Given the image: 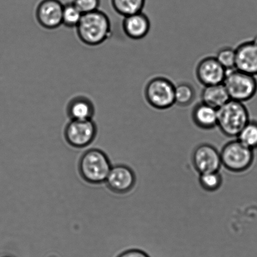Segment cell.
Instances as JSON below:
<instances>
[{"label":"cell","mask_w":257,"mask_h":257,"mask_svg":"<svg viewBox=\"0 0 257 257\" xmlns=\"http://www.w3.org/2000/svg\"><path fill=\"white\" fill-rule=\"evenodd\" d=\"M95 106L89 98L79 95L72 98L68 103L66 112L70 120H92L95 114Z\"/></svg>","instance_id":"5bb4252c"},{"label":"cell","mask_w":257,"mask_h":257,"mask_svg":"<svg viewBox=\"0 0 257 257\" xmlns=\"http://www.w3.org/2000/svg\"><path fill=\"white\" fill-rule=\"evenodd\" d=\"M0 257H13V256H10V255H3Z\"/></svg>","instance_id":"d4e9b609"},{"label":"cell","mask_w":257,"mask_h":257,"mask_svg":"<svg viewBox=\"0 0 257 257\" xmlns=\"http://www.w3.org/2000/svg\"><path fill=\"white\" fill-rule=\"evenodd\" d=\"M200 184L205 191L213 192L221 187L222 178L219 171L200 174Z\"/></svg>","instance_id":"7402d4cb"},{"label":"cell","mask_w":257,"mask_h":257,"mask_svg":"<svg viewBox=\"0 0 257 257\" xmlns=\"http://www.w3.org/2000/svg\"><path fill=\"white\" fill-rule=\"evenodd\" d=\"M196 93L195 87L188 82L175 84V105L180 107H188L195 102Z\"/></svg>","instance_id":"e0dca14e"},{"label":"cell","mask_w":257,"mask_h":257,"mask_svg":"<svg viewBox=\"0 0 257 257\" xmlns=\"http://www.w3.org/2000/svg\"><path fill=\"white\" fill-rule=\"evenodd\" d=\"M146 0H111L113 9L123 17L143 12Z\"/></svg>","instance_id":"ac0fdd59"},{"label":"cell","mask_w":257,"mask_h":257,"mask_svg":"<svg viewBox=\"0 0 257 257\" xmlns=\"http://www.w3.org/2000/svg\"><path fill=\"white\" fill-rule=\"evenodd\" d=\"M122 29L130 39L135 40L143 39L150 31V20L143 12L128 15L123 19Z\"/></svg>","instance_id":"4fadbf2b"},{"label":"cell","mask_w":257,"mask_h":257,"mask_svg":"<svg viewBox=\"0 0 257 257\" xmlns=\"http://www.w3.org/2000/svg\"><path fill=\"white\" fill-rule=\"evenodd\" d=\"M75 6L83 14L99 10L100 0H73Z\"/></svg>","instance_id":"603a6c76"},{"label":"cell","mask_w":257,"mask_h":257,"mask_svg":"<svg viewBox=\"0 0 257 257\" xmlns=\"http://www.w3.org/2000/svg\"><path fill=\"white\" fill-rule=\"evenodd\" d=\"M215 57L226 70L235 68L236 52L235 48L229 46L221 48L216 52Z\"/></svg>","instance_id":"44dd1931"},{"label":"cell","mask_w":257,"mask_h":257,"mask_svg":"<svg viewBox=\"0 0 257 257\" xmlns=\"http://www.w3.org/2000/svg\"><path fill=\"white\" fill-rule=\"evenodd\" d=\"M191 118L198 127L211 130L217 127L218 110L200 102L194 106Z\"/></svg>","instance_id":"9a60e30c"},{"label":"cell","mask_w":257,"mask_h":257,"mask_svg":"<svg viewBox=\"0 0 257 257\" xmlns=\"http://www.w3.org/2000/svg\"><path fill=\"white\" fill-rule=\"evenodd\" d=\"M82 16V13L72 2L64 5L62 12V25H64L65 27L76 28Z\"/></svg>","instance_id":"ffe728a7"},{"label":"cell","mask_w":257,"mask_h":257,"mask_svg":"<svg viewBox=\"0 0 257 257\" xmlns=\"http://www.w3.org/2000/svg\"><path fill=\"white\" fill-rule=\"evenodd\" d=\"M226 70L214 55H207L197 62L195 76L203 87L221 84L225 79Z\"/></svg>","instance_id":"ba28073f"},{"label":"cell","mask_w":257,"mask_h":257,"mask_svg":"<svg viewBox=\"0 0 257 257\" xmlns=\"http://www.w3.org/2000/svg\"><path fill=\"white\" fill-rule=\"evenodd\" d=\"M221 164L230 172L242 173L248 170L254 160L253 150L238 139L231 140L220 152Z\"/></svg>","instance_id":"8992f818"},{"label":"cell","mask_w":257,"mask_h":257,"mask_svg":"<svg viewBox=\"0 0 257 257\" xmlns=\"http://www.w3.org/2000/svg\"><path fill=\"white\" fill-rule=\"evenodd\" d=\"M194 167L200 174L218 172L221 164L220 152L210 144L199 145L193 154Z\"/></svg>","instance_id":"8fae6325"},{"label":"cell","mask_w":257,"mask_h":257,"mask_svg":"<svg viewBox=\"0 0 257 257\" xmlns=\"http://www.w3.org/2000/svg\"><path fill=\"white\" fill-rule=\"evenodd\" d=\"M117 257H150L145 251L139 249H130L124 251Z\"/></svg>","instance_id":"cb8c5ba5"},{"label":"cell","mask_w":257,"mask_h":257,"mask_svg":"<svg viewBox=\"0 0 257 257\" xmlns=\"http://www.w3.org/2000/svg\"><path fill=\"white\" fill-rule=\"evenodd\" d=\"M63 7L59 0H42L35 12L37 21L45 29H57L62 25Z\"/></svg>","instance_id":"30bf717a"},{"label":"cell","mask_w":257,"mask_h":257,"mask_svg":"<svg viewBox=\"0 0 257 257\" xmlns=\"http://www.w3.org/2000/svg\"><path fill=\"white\" fill-rule=\"evenodd\" d=\"M223 84L230 99L245 103L252 99L257 93L256 77L233 68L226 70Z\"/></svg>","instance_id":"5b68a950"},{"label":"cell","mask_w":257,"mask_h":257,"mask_svg":"<svg viewBox=\"0 0 257 257\" xmlns=\"http://www.w3.org/2000/svg\"><path fill=\"white\" fill-rule=\"evenodd\" d=\"M175 84L163 75H155L146 82L144 97L146 103L154 109L168 110L175 105Z\"/></svg>","instance_id":"277c9868"},{"label":"cell","mask_w":257,"mask_h":257,"mask_svg":"<svg viewBox=\"0 0 257 257\" xmlns=\"http://www.w3.org/2000/svg\"><path fill=\"white\" fill-rule=\"evenodd\" d=\"M250 120L245 103L230 100L218 109L217 127L228 137H237Z\"/></svg>","instance_id":"3957f363"},{"label":"cell","mask_w":257,"mask_h":257,"mask_svg":"<svg viewBox=\"0 0 257 257\" xmlns=\"http://www.w3.org/2000/svg\"><path fill=\"white\" fill-rule=\"evenodd\" d=\"M201 100V102L218 110L231 99L225 85L221 83L204 87Z\"/></svg>","instance_id":"2e32d148"},{"label":"cell","mask_w":257,"mask_h":257,"mask_svg":"<svg viewBox=\"0 0 257 257\" xmlns=\"http://www.w3.org/2000/svg\"><path fill=\"white\" fill-rule=\"evenodd\" d=\"M237 139L251 150L257 148V121L249 120L237 136Z\"/></svg>","instance_id":"d6986e66"},{"label":"cell","mask_w":257,"mask_h":257,"mask_svg":"<svg viewBox=\"0 0 257 257\" xmlns=\"http://www.w3.org/2000/svg\"><path fill=\"white\" fill-rule=\"evenodd\" d=\"M235 49V68L256 77L257 75V35L243 40Z\"/></svg>","instance_id":"9c48e42d"},{"label":"cell","mask_w":257,"mask_h":257,"mask_svg":"<svg viewBox=\"0 0 257 257\" xmlns=\"http://www.w3.org/2000/svg\"><path fill=\"white\" fill-rule=\"evenodd\" d=\"M97 133V127L94 121L70 120L64 130L67 142L72 147L82 148L94 142Z\"/></svg>","instance_id":"52a82bcc"},{"label":"cell","mask_w":257,"mask_h":257,"mask_svg":"<svg viewBox=\"0 0 257 257\" xmlns=\"http://www.w3.org/2000/svg\"><path fill=\"white\" fill-rule=\"evenodd\" d=\"M111 168L108 156L97 148H92L83 153L79 162L80 176L92 185L104 183Z\"/></svg>","instance_id":"7a4b0ae2"},{"label":"cell","mask_w":257,"mask_h":257,"mask_svg":"<svg viewBox=\"0 0 257 257\" xmlns=\"http://www.w3.org/2000/svg\"><path fill=\"white\" fill-rule=\"evenodd\" d=\"M105 182L107 188L112 192L122 195L130 192L135 187L136 176L128 166H112Z\"/></svg>","instance_id":"7c38bea8"},{"label":"cell","mask_w":257,"mask_h":257,"mask_svg":"<svg viewBox=\"0 0 257 257\" xmlns=\"http://www.w3.org/2000/svg\"><path fill=\"white\" fill-rule=\"evenodd\" d=\"M76 30L80 41L89 46H96L110 37L111 24L107 15L97 10L83 14Z\"/></svg>","instance_id":"6da1fadb"}]
</instances>
